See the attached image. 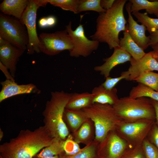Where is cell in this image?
<instances>
[{"mask_svg": "<svg viewBox=\"0 0 158 158\" xmlns=\"http://www.w3.org/2000/svg\"><path fill=\"white\" fill-rule=\"evenodd\" d=\"M55 139L44 126L34 130H22L16 137L0 145V155L3 158H33Z\"/></svg>", "mask_w": 158, "mask_h": 158, "instance_id": "1", "label": "cell"}, {"mask_svg": "<svg viewBox=\"0 0 158 158\" xmlns=\"http://www.w3.org/2000/svg\"><path fill=\"white\" fill-rule=\"evenodd\" d=\"M127 0H115L113 6L99 13L96 20V30L90 37L92 40L107 44L110 49L119 46L120 32L126 29L127 21L123 13Z\"/></svg>", "mask_w": 158, "mask_h": 158, "instance_id": "2", "label": "cell"}, {"mask_svg": "<svg viewBox=\"0 0 158 158\" xmlns=\"http://www.w3.org/2000/svg\"><path fill=\"white\" fill-rule=\"evenodd\" d=\"M71 93L63 91L51 93L43 112V125L50 136L65 140L70 133L63 119L66 105Z\"/></svg>", "mask_w": 158, "mask_h": 158, "instance_id": "3", "label": "cell"}, {"mask_svg": "<svg viewBox=\"0 0 158 158\" xmlns=\"http://www.w3.org/2000/svg\"><path fill=\"white\" fill-rule=\"evenodd\" d=\"M118 118L122 121L130 122L142 119L153 120L155 110L150 99L146 97L133 98L121 97L113 106Z\"/></svg>", "mask_w": 158, "mask_h": 158, "instance_id": "4", "label": "cell"}, {"mask_svg": "<svg viewBox=\"0 0 158 158\" xmlns=\"http://www.w3.org/2000/svg\"><path fill=\"white\" fill-rule=\"evenodd\" d=\"M82 110L86 116L94 123V140L98 143L103 141L110 132L115 131L122 121L116 115L113 106L109 104L94 103Z\"/></svg>", "mask_w": 158, "mask_h": 158, "instance_id": "5", "label": "cell"}, {"mask_svg": "<svg viewBox=\"0 0 158 158\" xmlns=\"http://www.w3.org/2000/svg\"><path fill=\"white\" fill-rule=\"evenodd\" d=\"M0 37L18 48L27 49L28 33L25 25L19 19L1 13Z\"/></svg>", "mask_w": 158, "mask_h": 158, "instance_id": "6", "label": "cell"}, {"mask_svg": "<svg viewBox=\"0 0 158 158\" xmlns=\"http://www.w3.org/2000/svg\"><path fill=\"white\" fill-rule=\"evenodd\" d=\"M48 4L46 0H29L27 6L20 20L25 26L28 36L27 49L29 54L40 52L39 36L36 30L37 11L41 6Z\"/></svg>", "mask_w": 158, "mask_h": 158, "instance_id": "7", "label": "cell"}, {"mask_svg": "<svg viewBox=\"0 0 158 158\" xmlns=\"http://www.w3.org/2000/svg\"><path fill=\"white\" fill-rule=\"evenodd\" d=\"M152 121L148 119L130 122L121 121L117 126L115 131L128 145H140L150 130Z\"/></svg>", "mask_w": 158, "mask_h": 158, "instance_id": "8", "label": "cell"}, {"mask_svg": "<svg viewBox=\"0 0 158 158\" xmlns=\"http://www.w3.org/2000/svg\"><path fill=\"white\" fill-rule=\"evenodd\" d=\"M40 52L50 56L57 55L73 47L71 40L66 30L52 33H42L39 36Z\"/></svg>", "mask_w": 158, "mask_h": 158, "instance_id": "9", "label": "cell"}, {"mask_svg": "<svg viewBox=\"0 0 158 158\" xmlns=\"http://www.w3.org/2000/svg\"><path fill=\"white\" fill-rule=\"evenodd\" d=\"M66 30L73 46L72 50L69 52L71 56L87 57L98 48L99 42L90 40L86 37L83 25L80 24L73 30L72 28V22L70 21L66 26Z\"/></svg>", "mask_w": 158, "mask_h": 158, "instance_id": "10", "label": "cell"}, {"mask_svg": "<svg viewBox=\"0 0 158 158\" xmlns=\"http://www.w3.org/2000/svg\"><path fill=\"white\" fill-rule=\"evenodd\" d=\"M126 142L115 131L110 132L104 139L98 143V158H121L127 148Z\"/></svg>", "mask_w": 158, "mask_h": 158, "instance_id": "11", "label": "cell"}, {"mask_svg": "<svg viewBox=\"0 0 158 158\" xmlns=\"http://www.w3.org/2000/svg\"><path fill=\"white\" fill-rule=\"evenodd\" d=\"M25 51L16 47L0 37V62L9 70L13 77L17 63Z\"/></svg>", "mask_w": 158, "mask_h": 158, "instance_id": "12", "label": "cell"}, {"mask_svg": "<svg viewBox=\"0 0 158 158\" xmlns=\"http://www.w3.org/2000/svg\"><path fill=\"white\" fill-rule=\"evenodd\" d=\"M130 66L127 70L129 76L127 80L134 81L142 73L147 71H158V62L153 56L151 51L146 53L141 58L135 59L132 57Z\"/></svg>", "mask_w": 158, "mask_h": 158, "instance_id": "13", "label": "cell"}, {"mask_svg": "<svg viewBox=\"0 0 158 158\" xmlns=\"http://www.w3.org/2000/svg\"><path fill=\"white\" fill-rule=\"evenodd\" d=\"M131 5L129 2L126 6L128 15V30L132 39L144 50L150 46V38L149 36L146 35V27L143 24H138L133 18L130 11Z\"/></svg>", "mask_w": 158, "mask_h": 158, "instance_id": "14", "label": "cell"}, {"mask_svg": "<svg viewBox=\"0 0 158 158\" xmlns=\"http://www.w3.org/2000/svg\"><path fill=\"white\" fill-rule=\"evenodd\" d=\"M112 54L110 57L104 59V63L95 66L94 70L99 72L106 78L109 76L111 70L116 66L130 61L132 57L125 51L119 46L115 47Z\"/></svg>", "mask_w": 158, "mask_h": 158, "instance_id": "15", "label": "cell"}, {"mask_svg": "<svg viewBox=\"0 0 158 158\" xmlns=\"http://www.w3.org/2000/svg\"><path fill=\"white\" fill-rule=\"evenodd\" d=\"M2 88L0 92V102L12 96L31 93L35 88L33 84L19 85L15 81L6 79L1 82Z\"/></svg>", "mask_w": 158, "mask_h": 158, "instance_id": "16", "label": "cell"}, {"mask_svg": "<svg viewBox=\"0 0 158 158\" xmlns=\"http://www.w3.org/2000/svg\"><path fill=\"white\" fill-rule=\"evenodd\" d=\"M117 90L114 87L111 90L106 89L102 85L94 87L91 92L92 104L114 105L118 100Z\"/></svg>", "mask_w": 158, "mask_h": 158, "instance_id": "17", "label": "cell"}, {"mask_svg": "<svg viewBox=\"0 0 158 158\" xmlns=\"http://www.w3.org/2000/svg\"><path fill=\"white\" fill-rule=\"evenodd\" d=\"M28 2V0H4L0 4V11L4 15L20 20Z\"/></svg>", "mask_w": 158, "mask_h": 158, "instance_id": "18", "label": "cell"}, {"mask_svg": "<svg viewBox=\"0 0 158 158\" xmlns=\"http://www.w3.org/2000/svg\"><path fill=\"white\" fill-rule=\"evenodd\" d=\"M71 133L77 142L87 145L95 139V130L94 123L88 118L75 132Z\"/></svg>", "mask_w": 158, "mask_h": 158, "instance_id": "19", "label": "cell"}, {"mask_svg": "<svg viewBox=\"0 0 158 158\" xmlns=\"http://www.w3.org/2000/svg\"><path fill=\"white\" fill-rule=\"evenodd\" d=\"M123 34V37L121 38L120 40L119 47L134 59H138L142 58L146 53L144 50L135 43L129 35L127 25Z\"/></svg>", "mask_w": 158, "mask_h": 158, "instance_id": "20", "label": "cell"}, {"mask_svg": "<svg viewBox=\"0 0 158 158\" xmlns=\"http://www.w3.org/2000/svg\"><path fill=\"white\" fill-rule=\"evenodd\" d=\"M88 118L83 110H73L65 109L63 115L64 120L71 133L75 132Z\"/></svg>", "mask_w": 158, "mask_h": 158, "instance_id": "21", "label": "cell"}, {"mask_svg": "<svg viewBox=\"0 0 158 158\" xmlns=\"http://www.w3.org/2000/svg\"><path fill=\"white\" fill-rule=\"evenodd\" d=\"M92 104L91 93L85 92L71 93L66 108L71 110H80L90 107Z\"/></svg>", "mask_w": 158, "mask_h": 158, "instance_id": "22", "label": "cell"}, {"mask_svg": "<svg viewBox=\"0 0 158 158\" xmlns=\"http://www.w3.org/2000/svg\"><path fill=\"white\" fill-rule=\"evenodd\" d=\"M129 2L131 4V13L145 9L147 14H154L158 18V1L130 0Z\"/></svg>", "mask_w": 158, "mask_h": 158, "instance_id": "23", "label": "cell"}, {"mask_svg": "<svg viewBox=\"0 0 158 158\" xmlns=\"http://www.w3.org/2000/svg\"><path fill=\"white\" fill-rule=\"evenodd\" d=\"M63 141L55 138L52 143L42 149L35 156L37 158H48L59 155L64 152Z\"/></svg>", "mask_w": 158, "mask_h": 158, "instance_id": "24", "label": "cell"}, {"mask_svg": "<svg viewBox=\"0 0 158 158\" xmlns=\"http://www.w3.org/2000/svg\"><path fill=\"white\" fill-rule=\"evenodd\" d=\"M129 96L136 98L140 97H149L158 101V92L143 84L138 83L130 90Z\"/></svg>", "mask_w": 158, "mask_h": 158, "instance_id": "25", "label": "cell"}, {"mask_svg": "<svg viewBox=\"0 0 158 158\" xmlns=\"http://www.w3.org/2000/svg\"><path fill=\"white\" fill-rule=\"evenodd\" d=\"M98 143L94 140L81 149L78 153L68 155L64 152L59 155V158H98L97 148Z\"/></svg>", "mask_w": 158, "mask_h": 158, "instance_id": "26", "label": "cell"}, {"mask_svg": "<svg viewBox=\"0 0 158 158\" xmlns=\"http://www.w3.org/2000/svg\"><path fill=\"white\" fill-rule=\"evenodd\" d=\"M137 19V21L144 25L147 30L150 33L158 30V18L150 17L146 13H142L139 11L132 13Z\"/></svg>", "mask_w": 158, "mask_h": 158, "instance_id": "27", "label": "cell"}, {"mask_svg": "<svg viewBox=\"0 0 158 158\" xmlns=\"http://www.w3.org/2000/svg\"><path fill=\"white\" fill-rule=\"evenodd\" d=\"M134 81L147 86L158 92V73L153 71L144 72Z\"/></svg>", "mask_w": 158, "mask_h": 158, "instance_id": "28", "label": "cell"}, {"mask_svg": "<svg viewBox=\"0 0 158 158\" xmlns=\"http://www.w3.org/2000/svg\"><path fill=\"white\" fill-rule=\"evenodd\" d=\"M101 0H79L77 13L86 11H94L100 13L107 10L102 8L100 4Z\"/></svg>", "mask_w": 158, "mask_h": 158, "instance_id": "29", "label": "cell"}, {"mask_svg": "<svg viewBox=\"0 0 158 158\" xmlns=\"http://www.w3.org/2000/svg\"><path fill=\"white\" fill-rule=\"evenodd\" d=\"M48 3L62 9L77 13L79 0H46Z\"/></svg>", "mask_w": 158, "mask_h": 158, "instance_id": "30", "label": "cell"}, {"mask_svg": "<svg viewBox=\"0 0 158 158\" xmlns=\"http://www.w3.org/2000/svg\"><path fill=\"white\" fill-rule=\"evenodd\" d=\"M79 143L74 140L72 135L70 133L63 141V146L64 153L68 155L75 154L81 150Z\"/></svg>", "mask_w": 158, "mask_h": 158, "instance_id": "31", "label": "cell"}, {"mask_svg": "<svg viewBox=\"0 0 158 158\" xmlns=\"http://www.w3.org/2000/svg\"><path fill=\"white\" fill-rule=\"evenodd\" d=\"M121 158H146L142 144L133 146L128 145Z\"/></svg>", "mask_w": 158, "mask_h": 158, "instance_id": "32", "label": "cell"}, {"mask_svg": "<svg viewBox=\"0 0 158 158\" xmlns=\"http://www.w3.org/2000/svg\"><path fill=\"white\" fill-rule=\"evenodd\" d=\"M129 75L128 71L122 72L120 76L114 78L109 76L106 77L105 81L101 84L106 89L111 90L114 88L116 84L121 80H127Z\"/></svg>", "mask_w": 158, "mask_h": 158, "instance_id": "33", "label": "cell"}, {"mask_svg": "<svg viewBox=\"0 0 158 158\" xmlns=\"http://www.w3.org/2000/svg\"><path fill=\"white\" fill-rule=\"evenodd\" d=\"M146 158H158V149L145 138L142 143Z\"/></svg>", "mask_w": 158, "mask_h": 158, "instance_id": "34", "label": "cell"}, {"mask_svg": "<svg viewBox=\"0 0 158 158\" xmlns=\"http://www.w3.org/2000/svg\"><path fill=\"white\" fill-rule=\"evenodd\" d=\"M151 139L155 146L158 149V127L156 125L154 126L152 130Z\"/></svg>", "mask_w": 158, "mask_h": 158, "instance_id": "35", "label": "cell"}, {"mask_svg": "<svg viewBox=\"0 0 158 158\" xmlns=\"http://www.w3.org/2000/svg\"><path fill=\"white\" fill-rule=\"evenodd\" d=\"M115 1V0H101L100 4L102 8L107 10L112 6Z\"/></svg>", "mask_w": 158, "mask_h": 158, "instance_id": "36", "label": "cell"}, {"mask_svg": "<svg viewBox=\"0 0 158 158\" xmlns=\"http://www.w3.org/2000/svg\"><path fill=\"white\" fill-rule=\"evenodd\" d=\"M0 68L6 77V79L10 80L15 81L13 77L8 71V69L0 62Z\"/></svg>", "mask_w": 158, "mask_h": 158, "instance_id": "37", "label": "cell"}, {"mask_svg": "<svg viewBox=\"0 0 158 158\" xmlns=\"http://www.w3.org/2000/svg\"><path fill=\"white\" fill-rule=\"evenodd\" d=\"M149 36L150 38V46L152 44L158 43V30L151 33Z\"/></svg>", "mask_w": 158, "mask_h": 158, "instance_id": "38", "label": "cell"}, {"mask_svg": "<svg viewBox=\"0 0 158 158\" xmlns=\"http://www.w3.org/2000/svg\"><path fill=\"white\" fill-rule=\"evenodd\" d=\"M48 27H51L54 26L56 22V19L55 16H49L46 17Z\"/></svg>", "mask_w": 158, "mask_h": 158, "instance_id": "39", "label": "cell"}, {"mask_svg": "<svg viewBox=\"0 0 158 158\" xmlns=\"http://www.w3.org/2000/svg\"><path fill=\"white\" fill-rule=\"evenodd\" d=\"M150 46L152 49L151 52L153 56L158 62V43L151 44Z\"/></svg>", "mask_w": 158, "mask_h": 158, "instance_id": "40", "label": "cell"}, {"mask_svg": "<svg viewBox=\"0 0 158 158\" xmlns=\"http://www.w3.org/2000/svg\"><path fill=\"white\" fill-rule=\"evenodd\" d=\"M150 99L155 110V118L158 127V101L151 99Z\"/></svg>", "mask_w": 158, "mask_h": 158, "instance_id": "41", "label": "cell"}, {"mask_svg": "<svg viewBox=\"0 0 158 158\" xmlns=\"http://www.w3.org/2000/svg\"><path fill=\"white\" fill-rule=\"evenodd\" d=\"M39 27L41 28H45L47 27L46 17H43L40 19L38 21Z\"/></svg>", "mask_w": 158, "mask_h": 158, "instance_id": "42", "label": "cell"}, {"mask_svg": "<svg viewBox=\"0 0 158 158\" xmlns=\"http://www.w3.org/2000/svg\"><path fill=\"white\" fill-rule=\"evenodd\" d=\"M4 132L1 128H0V141H1L3 138Z\"/></svg>", "mask_w": 158, "mask_h": 158, "instance_id": "43", "label": "cell"}, {"mask_svg": "<svg viewBox=\"0 0 158 158\" xmlns=\"http://www.w3.org/2000/svg\"><path fill=\"white\" fill-rule=\"evenodd\" d=\"M48 158H59V155H56L53 156L52 157Z\"/></svg>", "mask_w": 158, "mask_h": 158, "instance_id": "44", "label": "cell"}, {"mask_svg": "<svg viewBox=\"0 0 158 158\" xmlns=\"http://www.w3.org/2000/svg\"><path fill=\"white\" fill-rule=\"evenodd\" d=\"M0 158H3L0 155Z\"/></svg>", "mask_w": 158, "mask_h": 158, "instance_id": "45", "label": "cell"}]
</instances>
